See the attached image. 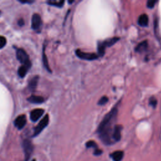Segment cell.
<instances>
[{
	"label": "cell",
	"mask_w": 161,
	"mask_h": 161,
	"mask_svg": "<svg viewBox=\"0 0 161 161\" xmlns=\"http://www.w3.org/2000/svg\"><path fill=\"white\" fill-rule=\"evenodd\" d=\"M118 114L117 106L113 108L103 118L99 125L97 133L101 141L106 145H111L114 143L113 141V133Z\"/></svg>",
	"instance_id": "6da1fadb"
},
{
	"label": "cell",
	"mask_w": 161,
	"mask_h": 161,
	"mask_svg": "<svg viewBox=\"0 0 161 161\" xmlns=\"http://www.w3.org/2000/svg\"><path fill=\"white\" fill-rule=\"evenodd\" d=\"M119 40V37H113L101 42H99L98 43V52L99 53V56H104L106 48L113 46L115 43H116Z\"/></svg>",
	"instance_id": "7a4b0ae2"
},
{
	"label": "cell",
	"mask_w": 161,
	"mask_h": 161,
	"mask_svg": "<svg viewBox=\"0 0 161 161\" xmlns=\"http://www.w3.org/2000/svg\"><path fill=\"white\" fill-rule=\"evenodd\" d=\"M16 57L17 59L28 69L31 68V62L29 59V57L27 53L22 49H18L16 50Z\"/></svg>",
	"instance_id": "3957f363"
},
{
	"label": "cell",
	"mask_w": 161,
	"mask_h": 161,
	"mask_svg": "<svg viewBox=\"0 0 161 161\" xmlns=\"http://www.w3.org/2000/svg\"><path fill=\"white\" fill-rule=\"evenodd\" d=\"M76 54L79 58L87 60H93L95 59H97L99 57V56L96 54L94 53L82 52L80 49H77L76 50Z\"/></svg>",
	"instance_id": "277c9868"
},
{
	"label": "cell",
	"mask_w": 161,
	"mask_h": 161,
	"mask_svg": "<svg viewBox=\"0 0 161 161\" xmlns=\"http://www.w3.org/2000/svg\"><path fill=\"white\" fill-rule=\"evenodd\" d=\"M49 122V117L48 115H46L43 119L41 120V121L39 122L38 125L36 126L34 130V137H36L38 135H39L42 130L44 129V128L48 125Z\"/></svg>",
	"instance_id": "5b68a950"
},
{
	"label": "cell",
	"mask_w": 161,
	"mask_h": 161,
	"mask_svg": "<svg viewBox=\"0 0 161 161\" xmlns=\"http://www.w3.org/2000/svg\"><path fill=\"white\" fill-rule=\"evenodd\" d=\"M23 148L25 153V159L27 161L30 157L32 152H33V145L29 140H25L23 142Z\"/></svg>",
	"instance_id": "8992f818"
},
{
	"label": "cell",
	"mask_w": 161,
	"mask_h": 161,
	"mask_svg": "<svg viewBox=\"0 0 161 161\" xmlns=\"http://www.w3.org/2000/svg\"><path fill=\"white\" fill-rule=\"evenodd\" d=\"M42 24V21L40 16L38 14H34L31 18V28L34 30L40 29Z\"/></svg>",
	"instance_id": "52a82bcc"
},
{
	"label": "cell",
	"mask_w": 161,
	"mask_h": 161,
	"mask_svg": "<svg viewBox=\"0 0 161 161\" xmlns=\"http://www.w3.org/2000/svg\"><path fill=\"white\" fill-rule=\"evenodd\" d=\"M27 123L26 116L24 115L18 116L15 120V126L19 130L22 129Z\"/></svg>",
	"instance_id": "ba28073f"
},
{
	"label": "cell",
	"mask_w": 161,
	"mask_h": 161,
	"mask_svg": "<svg viewBox=\"0 0 161 161\" xmlns=\"http://www.w3.org/2000/svg\"><path fill=\"white\" fill-rule=\"evenodd\" d=\"M44 113V110L43 109H35L30 113V119L33 122H35L38 120L40 117Z\"/></svg>",
	"instance_id": "9c48e42d"
},
{
	"label": "cell",
	"mask_w": 161,
	"mask_h": 161,
	"mask_svg": "<svg viewBox=\"0 0 161 161\" xmlns=\"http://www.w3.org/2000/svg\"><path fill=\"white\" fill-rule=\"evenodd\" d=\"M123 127L121 125H115L114 130H113V141L114 142H119L120 141L121 138V131L122 130Z\"/></svg>",
	"instance_id": "30bf717a"
},
{
	"label": "cell",
	"mask_w": 161,
	"mask_h": 161,
	"mask_svg": "<svg viewBox=\"0 0 161 161\" xmlns=\"http://www.w3.org/2000/svg\"><path fill=\"white\" fill-rule=\"evenodd\" d=\"M86 146L87 148H91L93 147V148H94V155L95 156H100L102 154V151L100 149L98 148L97 144L93 141H90L89 142H88L86 144Z\"/></svg>",
	"instance_id": "8fae6325"
},
{
	"label": "cell",
	"mask_w": 161,
	"mask_h": 161,
	"mask_svg": "<svg viewBox=\"0 0 161 161\" xmlns=\"http://www.w3.org/2000/svg\"><path fill=\"white\" fill-rule=\"evenodd\" d=\"M38 80H39V77L37 76L34 77L30 80L28 84V88L30 91H34L37 88Z\"/></svg>",
	"instance_id": "7c38bea8"
},
{
	"label": "cell",
	"mask_w": 161,
	"mask_h": 161,
	"mask_svg": "<svg viewBox=\"0 0 161 161\" xmlns=\"http://www.w3.org/2000/svg\"><path fill=\"white\" fill-rule=\"evenodd\" d=\"M28 101L31 103L34 104H41L44 102V98L42 96H31L28 98Z\"/></svg>",
	"instance_id": "4fadbf2b"
},
{
	"label": "cell",
	"mask_w": 161,
	"mask_h": 161,
	"mask_svg": "<svg viewBox=\"0 0 161 161\" xmlns=\"http://www.w3.org/2000/svg\"><path fill=\"white\" fill-rule=\"evenodd\" d=\"M138 23L141 27H147L148 24V17L146 14H142L138 18Z\"/></svg>",
	"instance_id": "5bb4252c"
},
{
	"label": "cell",
	"mask_w": 161,
	"mask_h": 161,
	"mask_svg": "<svg viewBox=\"0 0 161 161\" xmlns=\"http://www.w3.org/2000/svg\"><path fill=\"white\" fill-rule=\"evenodd\" d=\"M124 156V152L123 151H115L110 155L113 161H122Z\"/></svg>",
	"instance_id": "9a60e30c"
},
{
	"label": "cell",
	"mask_w": 161,
	"mask_h": 161,
	"mask_svg": "<svg viewBox=\"0 0 161 161\" xmlns=\"http://www.w3.org/2000/svg\"><path fill=\"white\" fill-rule=\"evenodd\" d=\"M148 47V42L147 41L145 40L142 42H141L140 44H138L137 46L135 48V51L138 52H142L145 50L147 49Z\"/></svg>",
	"instance_id": "2e32d148"
},
{
	"label": "cell",
	"mask_w": 161,
	"mask_h": 161,
	"mask_svg": "<svg viewBox=\"0 0 161 161\" xmlns=\"http://www.w3.org/2000/svg\"><path fill=\"white\" fill-rule=\"evenodd\" d=\"M28 68H26L25 66H21L19 69H18V76L20 77V78H24L25 76V75L27 74V71H28Z\"/></svg>",
	"instance_id": "e0dca14e"
},
{
	"label": "cell",
	"mask_w": 161,
	"mask_h": 161,
	"mask_svg": "<svg viewBox=\"0 0 161 161\" xmlns=\"http://www.w3.org/2000/svg\"><path fill=\"white\" fill-rule=\"evenodd\" d=\"M42 59H43V63H44V65L46 68V69L50 72H51V69L49 68V63H48V60L46 56V54L45 53V50L44 49V50H43V56H42Z\"/></svg>",
	"instance_id": "ac0fdd59"
},
{
	"label": "cell",
	"mask_w": 161,
	"mask_h": 161,
	"mask_svg": "<svg viewBox=\"0 0 161 161\" xmlns=\"http://www.w3.org/2000/svg\"><path fill=\"white\" fill-rule=\"evenodd\" d=\"M47 3L51 6H54L56 7L60 8L63 6L64 1H55V0H51V1L48 2Z\"/></svg>",
	"instance_id": "d6986e66"
},
{
	"label": "cell",
	"mask_w": 161,
	"mask_h": 161,
	"mask_svg": "<svg viewBox=\"0 0 161 161\" xmlns=\"http://www.w3.org/2000/svg\"><path fill=\"white\" fill-rule=\"evenodd\" d=\"M108 101V97H106V96H103V97L99 100L98 104L99 105H104Z\"/></svg>",
	"instance_id": "ffe728a7"
},
{
	"label": "cell",
	"mask_w": 161,
	"mask_h": 161,
	"mask_svg": "<svg viewBox=\"0 0 161 161\" xmlns=\"http://www.w3.org/2000/svg\"><path fill=\"white\" fill-rule=\"evenodd\" d=\"M6 44V40L5 37L3 36H0V49L3 48Z\"/></svg>",
	"instance_id": "44dd1931"
},
{
	"label": "cell",
	"mask_w": 161,
	"mask_h": 161,
	"mask_svg": "<svg viewBox=\"0 0 161 161\" xmlns=\"http://www.w3.org/2000/svg\"><path fill=\"white\" fill-rule=\"evenodd\" d=\"M156 3H157L156 0H149V1H148L147 3V6L149 8H153Z\"/></svg>",
	"instance_id": "7402d4cb"
},
{
	"label": "cell",
	"mask_w": 161,
	"mask_h": 161,
	"mask_svg": "<svg viewBox=\"0 0 161 161\" xmlns=\"http://www.w3.org/2000/svg\"><path fill=\"white\" fill-rule=\"evenodd\" d=\"M157 100L156 99L155 97H151V98H150V100H149V104L150 105H151L152 106H153L155 108L157 105Z\"/></svg>",
	"instance_id": "603a6c76"
},
{
	"label": "cell",
	"mask_w": 161,
	"mask_h": 161,
	"mask_svg": "<svg viewBox=\"0 0 161 161\" xmlns=\"http://www.w3.org/2000/svg\"><path fill=\"white\" fill-rule=\"evenodd\" d=\"M18 25H19V26H20V27H22V26H24V24H25L24 20L23 19H20V20H18Z\"/></svg>",
	"instance_id": "cb8c5ba5"
},
{
	"label": "cell",
	"mask_w": 161,
	"mask_h": 161,
	"mask_svg": "<svg viewBox=\"0 0 161 161\" xmlns=\"http://www.w3.org/2000/svg\"><path fill=\"white\" fill-rule=\"evenodd\" d=\"M20 2L24 4V3H33L34 2H31V1H20Z\"/></svg>",
	"instance_id": "d4e9b609"
},
{
	"label": "cell",
	"mask_w": 161,
	"mask_h": 161,
	"mask_svg": "<svg viewBox=\"0 0 161 161\" xmlns=\"http://www.w3.org/2000/svg\"><path fill=\"white\" fill-rule=\"evenodd\" d=\"M74 2V1H69V3H73Z\"/></svg>",
	"instance_id": "484cf974"
},
{
	"label": "cell",
	"mask_w": 161,
	"mask_h": 161,
	"mask_svg": "<svg viewBox=\"0 0 161 161\" xmlns=\"http://www.w3.org/2000/svg\"><path fill=\"white\" fill-rule=\"evenodd\" d=\"M32 161H36V160H33Z\"/></svg>",
	"instance_id": "4316f807"
},
{
	"label": "cell",
	"mask_w": 161,
	"mask_h": 161,
	"mask_svg": "<svg viewBox=\"0 0 161 161\" xmlns=\"http://www.w3.org/2000/svg\"><path fill=\"white\" fill-rule=\"evenodd\" d=\"M0 14H1V12H0Z\"/></svg>",
	"instance_id": "83f0119b"
}]
</instances>
